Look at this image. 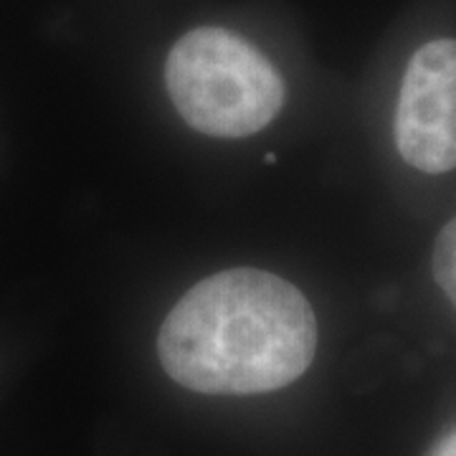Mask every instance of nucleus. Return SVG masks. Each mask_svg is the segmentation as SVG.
Instances as JSON below:
<instances>
[{
    "instance_id": "nucleus-1",
    "label": "nucleus",
    "mask_w": 456,
    "mask_h": 456,
    "mask_svg": "<svg viewBox=\"0 0 456 456\" xmlns=\"http://www.w3.org/2000/svg\"><path fill=\"white\" fill-rule=\"evenodd\" d=\"M317 322L292 281L261 269H228L198 281L165 317V373L206 395L279 391L307 373Z\"/></svg>"
},
{
    "instance_id": "nucleus-2",
    "label": "nucleus",
    "mask_w": 456,
    "mask_h": 456,
    "mask_svg": "<svg viewBox=\"0 0 456 456\" xmlns=\"http://www.w3.org/2000/svg\"><path fill=\"white\" fill-rule=\"evenodd\" d=\"M165 84L178 114L211 137H248L284 104V82L256 46L226 28L185 33L167 53Z\"/></svg>"
},
{
    "instance_id": "nucleus-3",
    "label": "nucleus",
    "mask_w": 456,
    "mask_h": 456,
    "mask_svg": "<svg viewBox=\"0 0 456 456\" xmlns=\"http://www.w3.org/2000/svg\"><path fill=\"white\" fill-rule=\"evenodd\" d=\"M395 145L421 173L456 167V41L439 38L413 53L395 110Z\"/></svg>"
},
{
    "instance_id": "nucleus-4",
    "label": "nucleus",
    "mask_w": 456,
    "mask_h": 456,
    "mask_svg": "<svg viewBox=\"0 0 456 456\" xmlns=\"http://www.w3.org/2000/svg\"><path fill=\"white\" fill-rule=\"evenodd\" d=\"M434 277L456 307V218L449 221L434 246Z\"/></svg>"
},
{
    "instance_id": "nucleus-5",
    "label": "nucleus",
    "mask_w": 456,
    "mask_h": 456,
    "mask_svg": "<svg viewBox=\"0 0 456 456\" xmlns=\"http://www.w3.org/2000/svg\"><path fill=\"white\" fill-rule=\"evenodd\" d=\"M428 456H456V428L454 431H449V434L431 449V454Z\"/></svg>"
}]
</instances>
